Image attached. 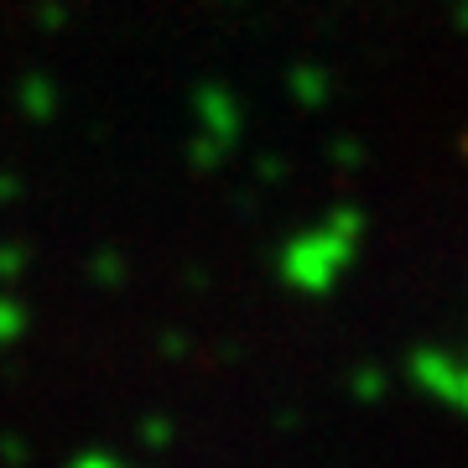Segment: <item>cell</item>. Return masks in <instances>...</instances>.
Instances as JSON below:
<instances>
[{
	"label": "cell",
	"mask_w": 468,
	"mask_h": 468,
	"mask_svg": "<svg viewBox=\"0 0 468 468\" xmlns=\"http://www.w3.org/2000/svg\"><path fill=\"white\" fill-rule=\"evenodd\" d=\"M198 110H203V125H208V141H203V156L198 162H218L214 151L224 146V141H234V131H239V120H234V104L224 100V89H203L198 94Z\"/></svg>",
	"instance_id": "3957f363"
},
{
	"label": "cell",
	"mask_w": 468,
	"mask_h": 468,
	"mask_svg": "<svg viewBox=\"0 0 468 468\" xmlns=\"http://www.w3.org/2000/svg\"><path fill=\"white\" fill-rule=\"evenodd\" d=\"M21 271H27V250H16V245H0V282H16Z\"/></svg>",
	"instance_id": "52a82bcc"
},
{
	"label": "cell",
	"mask_w": 468,
	"mask_h": 468,
	"mask_svg": "<svg viewBox=\"0 0 468 468\" xmlns=\"http://www.w3.org/2000/svg\"><path fill=\"white\" fill-rule=\"evenodd\" d=\"M359 239H365V214L359 208H334V214L313 224V229H302L297 239H286L282 250V282L302 297H323V292H334L344 282V271L354 266V255H359Z\"/></svg>",
	"instance_id": "6da1fadb"
},
{
	"label": "cell",
	"mask_w": 468,
	"mask_h": 468,
	"mask_svg": "<svg viewBox=\"0 0 468 468\" xmlns=\"http://www.w3.org/2000/svg\"><path fill=\"white\" fill-rule=\"evenodd\" d=\"M411 380L432 396V401L452 406L468 417V359H452L442 349H417L411 354Z\"/></svg>",
	"instance_id": "7a4b0ae2"
},
{
	"label": "cell",
	"mask_w": 468,
	"mask_h": 468,
	"mask_svg": "<svg viewBox=\"0 0 468 468\" xmlns=\"http://www.w3.org/2000/svg\"><path fill=\"white\" fill-rule=\"evenodd\" d=\"M27 328H32V313H27V302L11 297V292H0V349H5V344H16Z\"/></svg>",
	"instance_id": "5b68a950"
},
{
	"label": "cell",
	"mask_w": 468,
	"mask_h": 468,
	"mask_svg": "<svg viewBox=\"0 0 468 468\" xmlns=\"http://www.w3.org/2000/svg\"><path fill=\"white\" fill-rule=\"evenodd\" d=\"M68 468H131V463H125V458H120V452L89 448V452H79V458H73V463H68Z\"/></svg>",
	"instance_id": "8992f818"
},
{
	"label": "cell",
	"mask_w": 468,
	"mask_h": 468,
	"mask_svg": "<svg viewBox=\"0 0 468 468\" xmlns=\"http://www.w3.org/2000/svg\"><path fill=\"white\" fill-rule=\"evenodd\" d=\"M21 110H27L32 120H52L58 115V89H52L42 73H32V79L21 84Z\"/></svg>",
	"instance_id": "277c9868"
}]
</instances>
